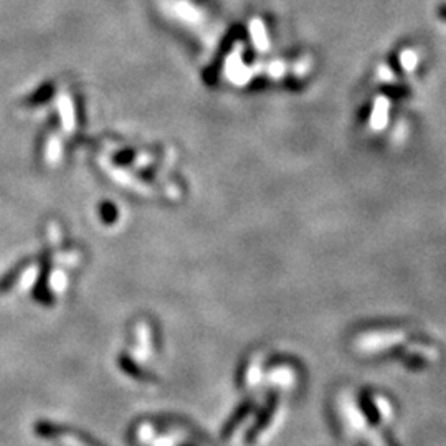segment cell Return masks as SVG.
Here are the masks:
<instances>
[{"label": "cell", "instance_id": "cell-1", "mask_svg": "<svg viewBox=\"0 0 446 446\" xmlns=\"http://www.w3.org/2000/svg\"><path fill=\"white\" fill-rule=\"evenodd\" d=\"M25 265H27V261H22V263H19L14 269H12L10 273H7L6 276H3L2 280H0V291H7V289H10L12 286L15 285V283H17V278H19V274L22 273V269L25 268Z\"/></svg>", "mask_w": 446, "mask_h": 446}, {"label": "cell", "instance_id": "cell-2", "mask_svg": "<svg viewBox=\"0 0 446 446\" xmlns=\"http://www.w3.org/2000/svg\"><path fill=\"white\" fill-rule=\"evenodd\" d=\"M51 94H53V84H45L35 94H32V98H28V102L30 105H42V102L50 100Z\"/></svg>", "mask_w": 446, "mask_h": 446}, {"label": "cell", "instance_id": "cell-3", "mask_svg": "<svg viewBox=\"0 0 446 446\" xmlns=\"http://www.w3.org/2000/svg\"><path fill=\"white\" fill-rule=\"evenodd\" d=\"M100 213H101V218L106 223H113L116 222V218H118V210H116L113 204H108V202H105V204L100 205Z\"/></svg>", "mask_w": 446, "mask_h": 446}, {"label": "cell", "instance_id": "cell-4", "mask_svg": "<svg viewBox=\"0 0 446 446\" xmlns=\"http://www.w3.org/2000/svg\"><path fill=\"white\" fill-rule=\"evenodd\" d=\"M119 366H121L126 372H132V374H130V375L136 377V379H141V380H144V379H145V377H144V372L141 371V368H137L136 364H132V362H131V359L124 357V355L121 357V360H119Z\"/></svg>", "mask_w": 446, "mask_h": 446}, {"label": "cell", "instance_id": "cell-5", "mask_svg": "<svg viewBox=\"0 0 446 446\" xmlns=\"http://www.w3.org/2000/svg\"><path fill=\"white\" fill-rule=\"evenodd\" d=\"M384 93L390 94V96L402 98V96H405V94H409V89L403 88V87H387V88H384Z\"/></svg>", "mask_w": 446, "mask_h": 446}, {"label": "cell", "instance_id": "cell-6", "mask_svg": "<svg viewBox=\"0 0 446 446\" xmlns=\"http://www.w3.org/2000/svg\"><path fill=\"white\" fill-rule=\"evenodd\" d=\"M438 17L441 20H445V22H446V3H443V6L438 7Z\"/></svg>", "mask_w": 446, "mask_h": 446}]
</instances>
